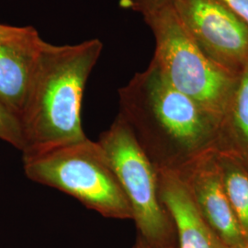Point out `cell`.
Segmentation results:
<instances>
[{
    "label": "cell",
    "mask_w": 248,
    "mask_h": 248,
    "mask_svg": "<svg viewBox=\"0 0 248 248\" xmlns=\"http://www.w3.org/2000/svg\"><path fill=\"white\" fill-rule=\"evenodd\" d=\"M222 185L248 247V167L226 151L215 148Z\"/></svg>",
    "instance_id": "obj_11"
},
{
    "label": "cell",
    "mask_w": 248,
    "mask_h": 248,
    "mask_svg": "<svg viewBox=\"0 0 248 248\" xmlns=\"http://www.w3.org/2000/svg\"><path fill=\"white\" fill-rule=\"evenodd\" d=\"M133 248H154L148 246L146 243H144L142 239H140L139 237H136V242L134 244Z\"/></svg>",
    "instance_id": "obj_16"
},
{
    "label": "cell",
    "mask_w": 248,
    "mask_h": 248,
    "mask_svg": "<svg viewBox=\"0 0 248 248\" xmlns=\"http://www.w3.org/2000/svg\"><path fill=\"white\" fill-rule=\"evenodd\" d=\"M155 37L151 61L178 91L220 124L239 76L213 62L197 45L172 6L144 18Z\"/></svg>",
    "instance_id": "obj_4"
},
{
    "label": "cell",
    "mask_w": 248,
    "mask_h": 248,
    "mask_svg": "<svg viewBox=\"0 0 248 248\" xmlns=\"http://www.w3.org/2000/svg\"><path fill=\"white\" fill-rule=\"evenodd\" d=\"M175 0H122V6L142 15L143 19L173 5Z\"/></svg>",
    "instance_id": "obj_13"
},
{
    "label": "cell",
    "mask_w": 248,
    "mask_h": 248,
    "mask_svg": "<svg viewBox=\"0 0 248 248\" xmlns=\"http://www.w3.org/2000/svg\"><path fill=\"white\" fill-rule=\"evenodd\" d=\"M187 33L213 62L239 76L248 64V25L221 0H175Z\"/></svg>",
    "instance_id": "obj_6"
},
{
    "label": "cell",
    "mask_w": 248,
    "mask_h": 248,
    "mask_svg": "<svg viewBox=\"0 0 248 248\" xmlns=\"http://www.w3.org/2000/svg\"><path fill=\"white\" fill-rule=\"evenodd\" d=\"M162 202L176 224L178 248H228L204 222L177 174L157 171Z\"/></svg>",
    "instance_id": "obj_9"
},
{
    "label": "cell",
    "mask_w": 248,
    "mask_h": 248,
    "mask_svg": "<svg viewBox=\"0 0 248 248\" xmlns=\"http://www.w3.org/2000/svg\"><path fill=\"white\" fill-rule=\"evenodd\" d=\"M43 41L31 26L22 34L0 37V103L19 122Z\"/></svg>",
    "instance_id": "obj_8"
},
{
    "label": "cell",
    "mask_w": 248,
    "mask_h": 248,
    "mask_svg": "<svg viewBox=\"0 0 248 248\" xmlns=\"http://www.w3.org/2000/svg\"><path fill=\"white\" fill-rule=\"evenodd\" d=\"M28 178L74 197L106 218H133L115 171L100 144L86 137L23 156Z\"/></svg>",
    "instance_id": "obj_3"
},
{
    "label": "cell",
    "mask_w": 248,
    "mask_h": 248,
    "mask_svg": "<svg viewBox=\"0 0 248 248\" xmlns=\"http://www.w3.org/2000/svg\"><path fill=\"white\" fill-rule=\"evenodd\" d=\"M177 175L185 183L197 211L217 237L228 248H248L222 185L215 149Z\"/></svg>",
    "instance_id": "obj_7"
},
{
    "label": "cell",
    "mask_w": 248,
    "mask_h": 248,
    "mask_svg": "<svg viewBox=\"0 0 248 248\" xmlns=\"http://www.w3.org/2000/svg\"><path fill=\"white\" fill-rule=\"evenodd\" d=\"M29 26H11L0 23V37H12L19 35L25 32Z\"/></svg>",
    "instance_id": "obj_15"
},
{
    "label": "cell",
    "mask_w": 248,
    "mask_h": 248,
    "mask_svg": "<svg viewBox=\"0 0 248 248\" xmlns=\"http://www.w3.org/2000/svg\"><path fill=\"white\" fill-rule=\"evenodd\" d=\"M103 47L98 38L74 45L43 41L20 117L23 156L87 137L81 124L83 96Z\"/></svg>",
    "instance_id": "obj_2"
},
{
    "label": "cell",
    "mask_w": 248,
    "mask_h": 248,
    "mask_svg": "<svg viewBox=\"0 0 248 248\" xmlns=\"http://www.w3.org/2000/svg\"><path fill=\"white\" fill-rule=\"evenodd\" d=\"M248 25V0H221Z\"/></svg>",
    "instance_id": "obj_14"
},
{
    "label": "cell",
    "mask_w": 248,
    "mask_h": 248,
    "mask_svg": "<svg viewBox=\"0 0 248 248\" xmlns=\"http://www.w3.org/2000/svg\"><path fill=\"white\" fill-rule=\"evenodd\" d=\"M0 139L18 150H23L24 139L21 124L16 116L0 103Z\"/></svg>",
    "instance_id": "obj_12"
},
{
    "label": "cell",
    "mask_w": 248,
    "mask_h": 248,
    "mask_svg": "<svg viewBox=\"0 0 248 248\" xmlns=\"http://www.w3.org/2000/svg\"><path fill=\"white\" fill-rule=\"evenodd\" d=\"M130 204L137 237L154 248H178L174 219L162 202L157 171L120 114L98 141Z\"/></svg>",
    "instance_id": "obj_5"
},
{
    "label": "cell",
    "mask_w": 248,
    "mask_h": 248,
    "mask_svg": "<svg viewBox=\"0 0 248 248\" xmlns=\"http://www.w3.org/2000/svg\"><path fill=\"white\" fill-rule=\"evenodd\" d=\"M119 93V114L156 171L180 174L216 148L218 122L151 61Z\"/></svg>",
    "instance_id": "obj_1"
},
{
    "label": "cell",
    "mask_w": 248,
    "mask_h": 248,
    "mask_svg": "<svg viewBox=\"0 0 248 248\" xmlns=\"http://www.w3.org/2000/svg\"><path fill=\"white\" fill-rule=\"evenodd\" d=\"M216 149L229 152L248 167V64L238 77L218 126Z\"/></svg>",
    "instance_id": "obj_10"
}]
</instances>
